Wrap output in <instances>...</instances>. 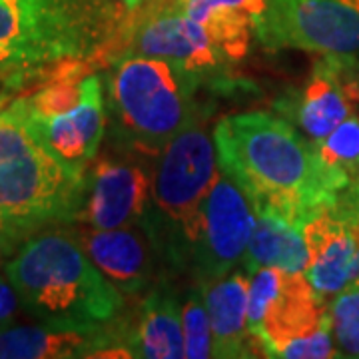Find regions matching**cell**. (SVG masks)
I'll use <instances>...</instances> for the list:
<instances>
[{"label": "cell", "mask_w": 359, "mask_h": 359, "mask_svg": "<svg viewBox=\"0 0 359 359\" xmlns=\"http://www.w3.org/2000/svg\"><path fill=\"white\" fill-rule=\"evenodd\" d=\"M212 136L219 170L238 184L256 216H273L302 230L332 208L313 144L282 116H224Z\"/></svg>", "instance_id": "1"}, {"label": "cell", "mask_w": 359, "mask_h": 359, "mask_svg": "<svg viewBox=\"0 0 359 359\" xmlns=\"http://www.w3.org/2000/svg\"><path fill=\"white\" fill-rule=\"evenodd\" d=\"M4 271L22 309L39 323L98 330L124 309V294L96 268L76 231H36L6 262Z\"/></svg>", "instance_id": "2"}, {"label": "cell", "mask_w": 359, "mask_h": 359, "mask_svg": "<svg viewBox=\"0 0 359 359\" xmlns=\"http://www.w3.org/2000/svg\"><path fill=\"white\" fill-rule=\"evenodd\" d=\"M104 78L110 146L156 160L194 120L212 114L198 100L202 78L164 58L124 54Z\"/></svg>", "instance_id": "3"}, {"label": "cell", "mask_w": 359, "mask_h": 359, "mask_svg": "<svg viewBox=\"0 0 359 359\" xmlns=\"http://www.w3.org/2000/svg\"><path fill=\"white\" fill-rule=\"evenodd\" d=\"M88 170L66 164L46 144L28 98L0 110V219L30 231L76 222Z\"/></svg>", "instance_id": "4"}, {"label": "cell", "mask_w": 359, "mask_h": 359, "mask_svg": "<svg viewBox=\"0 0 359 359\" xmlns=\"http://www.w3.org/2000/svg\"><path fill=\"white\" fill-rule=\"evenodd\" d=\"M205 114L194 120L156 158L150 202L142 222L166 273H192L204 205L218 174L214 136Z\"/></svg>", "instance_id": "5"}, {"label": "cell", "mask_w": 359, "mask_h": 359, "mask_svg": "<svg viewBox=\"0 0 359 359\" xmlns=\"http://www.w3.org/2000/svg\"><path fill=\"white\" fill-rule=\"evenodd\" d=\"M126 22L114 0H0V70L96 56Z\"/></svg>", "instance_id": "6"}, {"label": "cell", "mask_w": 359, "mask_h": 359, "mask_svg": "<svg viewBox=\"0 0 359 359\" xmlns=\"http://www.w3.org/2000/svg\"><path fill=\"white\" fill-rule=\"evenodd\" d=\"M248 327L259 358H282L287 346L332 327L330 304L304 271L256 269L250 273Z\"/></svg>", "instance_id": "7"}, {"label": "cell", "mask_w": 359, "mask_h": 359, "mask_svg": "<svg viewBox=\"0 0 359 359\" xmlns=\"http://www.w3.org/2000/svg\"><path fill=\"white\" fill-rule=\"evenodd\" d=\"M110 44L120 48L114 58L124 54L164 58L198 74L212 90H226L230 80V62L204 26L190 18L174 0L144 2Z\"/></svg>", "instance_id": "8"}, {"label": "cell", "mask_w": 359, "mask_h": 359, "mask_svg": "<svg viewBox=\"0 0 359 359\" xmlns=\"http://www.w3.org/2000/svg\"><path fill=\"white\" fill-rule=\"evenodd\" d=\"M256 40L266 50L297 48L359 58V2L269 0Z\"/></svg>", "instance_id": "9"}, {"label": "cell", "mask_w": 359, "mask_h": 359, "mask_svg": "<svg viewBox=\"0 0 359 359\" xmlns=\"http://www.w3.org/2000/svg\"><path fill=\"white\" fill-rule=\"evenodd\" d=\"M154 162L114 146L94 158L76 222L96 230L142 226L150 202Z\"/></svg>", "instance_id": "10"}, {"label": "cell", "mask_w": 359, "mask_h": 359, "mask_svg": "<svg viewBox=\"0 0 359 359\" xmlns=\"http://www.w3.org/2000/svg\"><path fill=\"white\" fill-rule=\"evenodd\" d=\"M276 110L309 142L323 140L349 116L359 114V58L321 54L299 88H290Z\"/></svg>", "instance_id": "11"}, {"label": "cell", "mask_w": 359, "mask_h": 359, "mask_svg": "<svg viewBox=\"0 0 359 359\" xmlns=\"http://www.w3.org/2000/svg\"><path fill=\"white\" fill-rule=\"evenodd\" d=\"M256 218L245 194L218 170L204 205L202 236L192 264L194 282L200 285L218 282L242 264Z\"/></svg>", "instance_id": "12"}, {"label": "cell", "mask_w": 359, "mask_h": 359, "mask_svg": "<svg viewBox=\"0 0 359 359\" xmlns=\"http://www.w3.org/2000/svg\"><path fill=\"white\" fill-rule=\"evenodd\" d=\"M76 238L96 268L124 295H140L156 278V257L152 242L142 226L96 230L82 228Z\"/></svg>", "instance_id": "13"}, {"label": "cell", "mask_w": 359, "mask_h": 359, "mask_svg": "<svg viewBox=\"0 0 359 359\" xmlns=\"http://www.w3.org/2000/svg\"><path fill=\"white\" fill-rule=\"evenodd\" d=\"M34 120L46 144L66 164L78 170H88L92 160L98 154L108 126L104 78L98 74H86L82 80V100L76 108L52 118L34 114Z\"/></svg>", "instance_id": "14"}, {"label": "cell", "mask_w": 359, "mask_h": 359, "mask_svg": "<svg viewBox=\"0 0 359 359\" xmlns=\"http://www.w3.org/2000/svg\"><path fill=\"white\" fill-rule=\"evenodd\" d=\"M309 250L306 276L325 297H334L347 285L359 282V244L349 219L325 210L304 224Z\"/></svg>", "instance_id": "15"}, {"label": "cell", "mask_w": 359, "mask_h": 359, "mask_svg": "<svg viewBox=\"0 0 359 359\" xmlns=\"http://www.w3.org/2000/svg\"><path fill=\"white\" fill-rule=\"evenodd\" d=\"M114 344H124V334L114 330V321L98 330L13 323L0 330V359L96 358Z\"/></svg>", "instance_id": "16"}, {"label": "cell", "mask_w": 359, "mask_h": 359, "mask_svg": "<svg viewBox=\"0 0 359 359\" xmlns=\"http://www.w3.org/2000/svg\"><path fill=\"white\" fill-rule=\"evenodd\" d=\"M214 40L230 65L242 62L268 13L269 0H174Z\"/></svg>", "instance_id": "17"}, {"label": "cell", "mask_w": 359, "mask_h": 359, "mask_svg": "<svg viewBox=\"0 0 359 359\" xmlns=\"http://www.w3.org/2000/svg\"><path fill=\"white\" fill-rule=\"evenodd\" d=\"M248 292L250 273L245 269H236L218 282L204 285L214 358L238 359L257 355L248 327Z\"/></svg>", "instance_id": "18"}, {"label": "cell", "mask_w": 359, "mask_h": 359, "mask_svg": "<svg viewBox=\"0 0 359 359\" xmlns=\"http://www.w3.org/2000/svg\"><path fill=\"white\" fill-rule=\"evenodd\" d=\"M126 346L134 358L178 359L184 358L182 306L166 283L150 287L142 302L138 321L132 330H124Z\"/></svg>", "instance_id": "19"}, {"label": "cell", "mask_w": 359, "mask_h": 359, "mask_svg": "<svg viewBox=\"0 0 359 359\" xmlns=\"http://www.w3.org/2000/svg\"><path fill=\"white\" fill-rule=\"evenodd\" d=\"M311 144L332 208L339 200L359 196V114L349 116L323 140Z\"/></svg>", "instance_id": "20"}, {"label": "cell", "mask_w": 359, "mask_h": 359, "mask_svg": "<svg viewBox=\"0 0 359 359\" xmlns=\"http://www.w3.org/2000/svg\"><path fill=\"white\" fill-rule=\"evenodd\" d=\"M308 266L309 250L304 231L273 216H257L242 269L254 273L262 268H280L306 273Z\"/></svg>", "instance_id": "21"}, {"label": "cell", "mask_w": 359, "mask_h": 359, "mask_svg": "<svg viewBox=\"0 0 359 359\" xmlns=\"http://www.w3.org/2000/svg\"><path fill=\"white\" fill-rule=\"evenodd\" d=\"M182 327H184V358H214L212 325L205 308L204 285L196 283L186 294L182 304Z\"/></svg>", "instance_id": "22"}, {"label": "cell", "mask_w": 359, "mask_h": 359, "mask_svg": "<svg viewBox=\"0 0 359 359\" xmlns=\"http://www.w3.org/2000/svg\"><path fill=\"white\" fill-rule=\"evenodd\" d=\"M330 318L339 358H359V282L334 295Z\"/></svg>", "instance_id": "23"}, {"label": "cell", "mask_w": 359, "mask_h": 359, "mask_svg": "<svg viewBox=\"0 0 359 359\" xmlns=\"http://www.w3.org/2000/svg\"><path fill=\"white\" fill-rule=\"evenodd\" d=\"M22 302L18 297L16 287L11 282V278L6 276L4 268H0V330L13 325L14 318L20 313Z\"/></svg>", "instance_id": "24"}, {"label": "cell", "mask_w": 359, "mask_h": 359, "mask_svg": "<svg viewBox=\"0 0 359 359\" xmlns=\"http://www.w3.org/2000/svg\"><path fill=\"white\" fill-rule=\"evenodd\" d=\"M34 233L36 231H30L26 228H20V226H14V224L0 219V268H4L6 262L18 252V248Z\"/></svg>", "instance_id": "25"}, {"label": "cell", "mask_w": 359, "mask_h": 359, "mask_svg": "<svg viewBox=\"0 0 359 359\" xmlns=\"http://www.w3.org/2000/svg\"><path fill=\"white\" fill-rule=\"evenodd\" d=\"M116 4H118V8L124 13L126 16V20H128L130 16L134 13H138L140 11V6L144 4V0H114Z\"/></svg>", "instance_id": "26"}, {"label": "cell", "mask_w": 359, "mask_h": 359, "mask_svg": "<svg viewBox=\"0 0 359 359\" xmlns=\"http://www.w3.org/2000/svg\"><path fill=\"white\" fill-rule=\"evenodd\" d=\"M8 100H11V94H8L4 88H0V110H4V108H6Z\"/></svg>", "instance_id": "27"}, {"label": "cell", "mask_w": 359, "mask_h": 359, "mask_svg": "<svg viewBox=\"0 0 359 359\" xmlns=\"http://www.w3.org/2000/svg\"><path fill=\"white\" fill-rule=\"evenodd\" d=\"M144 2H168V0H144Z\"/></svg>", "instance_id": "28"}]
</instances>
